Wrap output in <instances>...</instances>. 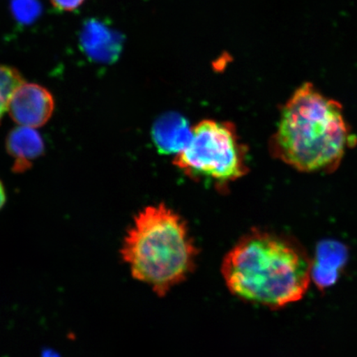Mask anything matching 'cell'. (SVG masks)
Listing matches in <instances>:
<instances>
[{
    "label": "cell",
    "mask_w": 357,
    "mask_h": 357,
    "mask_svg": "<svg viewBox=\"0 0 357 357\" xmlns=\"http://www.w3.org/2000/svg\"><path fill=\"white\" fill-rule=\"evenodd\" d=\"M86 0H50L52 6L63 12H73L82 6Z\"/></svg>",
    "instance_id": "10"
},
{
    "label": "cell",
    "mask_w": 357,
    "mask_h": 357,
    "mask_svg": "<svg viewBox=\"0 0 357 357\" xmlns=\"http://www.w3.org/2000/svg\"><path fill=\"white\" fill-rule=\"evenodd\" d=\"M24 83V78L19 71L12 67L0 65V121L8 111L13 93Z\"/></svg>",
    "instance_id": "9"
},
{
    "label": "cell",
    "mask_w": 357,
    "mask_h": 357,
    "mask_svg": "<svg viewBox=\"0 0 357 357\" xmlns=\"http://www.w3.org/2000/svg\"><path fill=\"white\" fill-rule=\"evenodd\" d=\"M192 134L193 128L176 113L162 115L153 128V140L159 153L175 156L188 146Z\"/></svg>",
    "instance_id": "6"
},
{
    "label": "cell",
    "mask_w": 357,
    "mask_h": 357,
    "mask_svg": "<svg viewBox=\"0 0 357 357\" xmlns=\"http://www.w3.org/2000/svg\"><path fill=\"white\" fill-rule=\"evenodd\" d=\"M174 165L193 178L218 185L242 178L248 172L245 146L229 123L204 120L193 127L188 146Z\"/></svg>",
    "instance_id": "4"
},
{
    "label": "cell",
    "mask_w": 357,
    "mask_h": 357,
    "mask_svg": "<svg viewBox=\"0 0 357 357\" xmlns=\"http://www.w3.org/2000/svg\"><path fill=\"white\" fill-rule=\"evenodd\" d=\"M198 254L185 220L164 204L137 214L121 248L132 278L160 297L189 278Z\"/></svg>",
    "instance_id": "3"
},
{
    "label": "cell",
    "mask_w": 357,
    "mask_h": 357,
    "mask_svg": "<svg viewBox=\"0 0 357 357\" xmlns=\"http://www.w3.org/2000/svg\"><path fill=\"white\" fill-rule=\"evenodd\" d=\"M347 260L344 245L335 241H324L317 248L315 261H312V280L319 289L331 287L337 282Z\"/></svg>",
    "instance_id": "7"
},
{
    "label": "cell",
    "mask_w": 357,
    "mask_h": 357,
    "mask_svg": "<svg viewBox=\"0 0 357 357\" xmlns=\"http://www.w3.org/2000/svg\"><path fill=\"white\" fill-rule=\"evenodd\" d=\"M356 142L340 102L307 82L285 102L271 153L298 172L332 173Z\"/></svg>",
    "instance_id": "2"
},
{
    "label": "cell",
    "mask_w": 357,
    "mask_h": 357,
    "mask_svg": "<svg viewBox=\"0 0 357 357\" xmlns=\"http://www.w3.org/2000/svg\"><path fill=\"white\" fill-rule=\"evenodd\" d=\"M7 151L15 159L13 172H24L43 153V140L36 128L19 126L8 134Z\"/></svg>",
    "instance_id": "8"
},
{
    "label": "cell",
    "mask_w": 357,
    "mask_h": 357,
    "mask_svg": "<svg viewBox=\"0 0 357 357\" xmlns=\"http://www.w3.org/2000/svg\"><path fill=\"white\" fill-rule=\"evenodd\" d=\"M6 190H4L3 186L2 185L1 181H0V209H1L6 204Z\"/></svg>",
    "instance_id": "11"
},
{
    "label": "cell",
    "mask_w": 357,
    "mask_h": 357,
    "mask_svg": "<svg viewBox=\"0 0 357 357\" xmlns=\"http://www.w3.org/2000/svg\"><path fill=\"white\" fill-rule=\"evenodd\" d=\"M311 267L309 257L294 241L257 230L245 234L227 253L221 272L234 296L278 310L305 296Z\"/></svg>",
    "instance_id": "1"
},
{
    "label": "cell",
    "mask_w": 357,
    "mask_h": 357,
    "mask_svg": "<svg viewBox=\"0 0 357 357\" xmlns=\"http://www.w3.org/2000/svg\"><path fill=\"white\" fill-rule=\"evenodd\" d=\"M54 105L52 93L47 89L24 82L13 93L8 112L19 126L38 128L51 119Z\"/></svg>",
    "instance_id": "5"
}]
</instances>
